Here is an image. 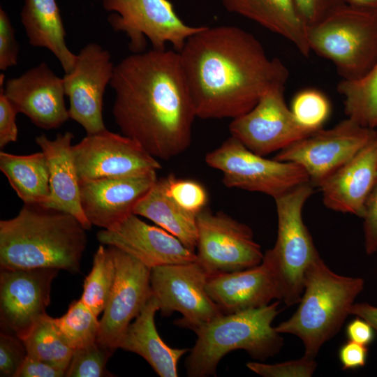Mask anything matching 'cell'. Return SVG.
Returning a JSON list of instances; mask_svg holds the SVG:
<instances>
[{
    "instance_id": "cell-1",
    "label": "cell",
    "mask_w": 377,
    "mask_h": 377,
    "mask_svg": "<svg viewBox=\"0 0 377 377\" xmlns=\"http://www.w3.org/2000/svg\"><path fill=\"white\" fill-rule=\"evenodd\" d=\"M196 117L237 118L267 91L286 87L289 72L251 33L235 26L204 27L178 52Z\"/></svg>"
},
{
    "instance_id": "cell-2",
    "label": "cell",
    "mask_w": 377,
    "mask_h": 377,
    "mask_svg": "<svg viewBox=\"0 0 377 377\" xmlns=\"http://www.w3.org/2000/svg\"><path fill=\"white\" fill-rule=\"evenodd\" d=\"M122 134L168 161L190 146L196 117L177 51L133 53L114 66L110 83Z\"/></svg>"
},
{
    "instance_id": "cell-3",
    "label": "cell",
    "mask_w": 377,
    "mask_h": 377,
    "mask_svg": "<svg viewBox=\"0 0 377 377\" xmlns=\"http://www.w3.org/2000/svg\"><path fill=\"white\" fill-rule=\"evenodd\" d=\"M87 230L73 215L27 205L0 221V265L6 269L55 268L79 271Z\"/></svg>"
},
{
    "instance_id": "cell-4",
    "label": "cell",
    "mask_w": 377,
    "mask_h": 377,
    "mask_svg": "<svg viewBox=\"0 0 377 377\" xmlns=\"http://www.w3.org/2000/svg\"><path fill=\"white\" fill-rule=\"evenodd\" d=\"M279 306L276 301L259 308L222 314L195 329L197 339L185 361L187 376H216L221 360L237 349L260 361L278 353L283 340L272 323L279 313Z\"/></svg>"
},
{
    "instance_id": "cell-5",
    "label": "cell",
    "mask_w": 377,
    "mask_h": 377,
    "mask_svg": "<svg viewBox=\"0 0 377 377\" xmlns=\"http://www.w3.org/2000/svg\"><path fill=\"white\" fill-rule=\"evenodd\" d=\"M364 285L361 278L333 272L319 258L305 272L297 311L276 331L298 337L304 345V355L314 359L323 344L339 331Z\"/></svg>"
},
{
    "instance_id": "cell-6",
    "label": "cell",
    "mask_w": 377,
    "mask_h": 377,
    "mask_svg": "<svg viewBox=\"0 0 377 377\" xmlns=\"http://www.w3.org/2000/svg\"><path fill=\"white\" fill-rule=\"evenodd\" d=\"M311 51L330 60L342 80L365 75L377 61V10L346 4L306 28Z\"/></svg>"
},
{
    "instance_id": "cell-7",
    "label": "cell",
    "mask_w": 377,
    "mask_h": 377,
    "mask_svg": "<svg viewBox=\"0 0 377 377\" xmlns=\"http://www.w3.org/2000/svg\"><path fill=\"white\" fill-rule=\"evenodd\" d=\"M313 193L310 182L274 199L278 228L274 246L269 249L276 264L287 306L300 302L307 268L320 257L302 219V209Z\"/></svg>"
},
{
    "instance_id": "cell-8",
    "label": "cell",
    "mask_w": 377,
    "mask_h": 377,
    "mask_svg": "<svg viewBox=\"0 0 377 377\" xmlns=\"http://www.w3.org/2000/svg\"><path fill=\"white\" fill-rule=\"evenodd\" d=\"M205 161L222 172V182L226 187L262 193L274 199L310 182L308 173L300 165L267 159L232 136L209 151Z\"/></svg>"
},
{
    "instance_id": "cell-9",
    "label": "cell",
    "mask_w": 377,
    "mask_h": 377,
    "mask_svg": "<svg viewBox=\"0 0 377 377\" xmlns=\"http://www.w3.org/2000/svg\"><path fill=\"white\" fill-rule=\"evenodd\" d=\"M103 4L112 12L108 17L112 29L128 36L133 53L144 51L147 38L153 49L165 50L170 43L179 52L186 40L205 27L184 23L169 0H103Z\"/></svg>"
},
{
    "instance_id": "cell-10",
    "label": "cell",
    "mask_w": 377,
    "mask_h": 377,
    "mask_svg": "<svg viewBox=\"0 0 377 377\" xmlns=\"http://www.w3.org/2000/svg\"><path fill=\"white\" fill-rule=\"evenodd\" d=\"M197 226L196 262L208 274L240 271L263 261L251 228L223 212L205 207L197 215Z\"/></svg>"
},
{
    "instance_id": "cell-11",
    "label": "cell",
    "mask_w": 377,
    "mask_h": 377,
    "mask_svg": "<svg viewBox=\"0 0 377 377\" xmlns=\"http://www.w3.org/2000/svg\"><path fill=\"white\" fill-rule=\"evenodd\" d=\"M376 135L375 129L347 117L330 129L315 131L279 151L274 158L300 165L308 173L313 186L319 187Z\"/></svg>"
},
{
    "instance_id": "cell-12",
    "label": "cell",
    "mask_w": 377,
    "mask_h": 377,
    "mask_svg": "<svg viewBox=\"0 0 377 377\" xmlns=\"http://www.w3.org/2000/svg\"><path fill=\"white\" fill-rule=\"evenodd\" d=\"M209 275L196 261L152 267L150 287L161 314L180 313L176 325L193 331L224 314L207 292Z\"/></svg>"
},
{
    "instance_id": "cell-13",
    "label": "cell",
    "mask_w": 377,
    "mask_h": 377,
    "mask_svg": "<svg viewBox=\"0 0 377 377\" xmlns=\"http://www.w3.org/2000/svg\"><path fill=\"white\" fill-rule=\"evenodd\" d=\"M284 91L285 87L269 89L251 110L233 119L229 125L231 136L265 156L314 132L296 120L285 101Z\"/></svg>"
},
{
    "instance_id": "cell-14",
    "label": "cell",
    "mask_w": 377,
    "mask_h": 377,
    "mask_svg": "<svg viewBox=\"0 0 377 377\" xmlns=\"http://www.w3.org/2000/svg\"><path fill=\"white\" fill-rule=\"evenodd\" d=\"M79 180L141 175L161 168L138 141L107 129L87 134L73 145Z\"/></svg>"
},
{
    "instance_id": "cell-15",
    "label": "cell",
    "mask_w": 377,
    "mask_h": 377,
    "mask_svg": "<svg viewBox=\"0 0 377 377\" xmlns=\"http://www.w3.org/2000/svg\"><path fill=\"white\" fill-rule=\"evenodd\" d=\"M116 272L113 286L99 320L97 341L115 351L130 325L151 295V269L121 249L109 246Z\"/></svg>"
},
{
    "instance_id": "cell-16",
    "label": "cell",
    "mask_w": 377,
    "mask_h": 377,
    "mask_svg": "<svg viewBox=\"0 0 377 377\" xmlns=\"http://www.w3.org/2000/svg\"><path fill=\"white\" fill-rule=\"evenodd\" d=\"M114 66L108 50L91 43L80 50L73 69L62 77L70 103L69 118L80 124L87 134L106 129L103 97Z\"/></svg>"
},
{
    "instance_id": "cell-17",
    "label": "cell",
    "mask_w": 377,
    "mask_h": 377,
    "mask_svg": "<svg viewBox=\"0 0 377 377\" xmlns=\"http://www.w3.org/2000/svg\"><path fill=\"white\" fill-rule=\"evenodd\" d=\"M55 268L6 269L0 274V318L3 331L23 340L50 303Z\"/></svg>"
},
{
    "instance_id": "cell-18",
    "label": "cell",
    "mask_w": 377,
    "mask_h": 377,
    "mask_svg": "<svg viewBox=\"0 0 377 377\" xmlns=\"http://www.w3.org/2000/svg\"><path fill=\"white\" fill-rule=\"evenodd\" d=\"M206 290L224 314L262 307L283 298L279 272L269 249L256 266L209 275Z\"/></svg>"
},
{
    "instance_id": "cell-19",
    "label": "cell",
    "mask_w": 377,
    "mask_h": 377,
    "mask_svg": "<svg viewBox=\"0 0 377 377\" xmlns=\"http://www.w3.org/2000/svg\"><path fill=\"white\" fill-rule=\"evenodd\" d=\"M3 87L17 112L39 128H58L69 118L63 78L45 62L6 80Z\"/></svg>"
},
{
    "instance_id": "cell-20",
    "label": "cell",
    "mask_w": 377,
    "mask_h": 377,
    "mask_svg": "<svg viewBox=\"0 0 377 377\" xmlns=\"http://www.w3.org/2000/svg\"><path fill=\"white\" fill-rule=\"evenodd\" d=\"M96 237L101 244L117 247L150 269L196 261L195 252L176 237L145 223L133 213L114 227L100 230Z\"/></svg>"
},
{
    "instance_id": "cell-21",
    "label": "cell",
    "mask_w": 377,
    "mask_h": 377,
    "mask_svg": "<svg viewBox=\"0 0 377 377\" xmlns=\"http://www.w3.org/2000/svg\"><path fill=\"white\" fill-rule=\"evenodd\" d=\"M156 171L133 176L80 182L83 212L94 226L110 229L133 213L140 200L157 181Z\"/></svg>"
},
{
    "instance_id": "cell-22",
    "label": "cell",
    "mask_w": 377,
    "mask_h": 377,
    "mask_svg": "<svg viewBox=\"0 0 377 377\" xmlns=\"http://www.w3.org/2000/svg\"><path fill=\"white\" fill-rule=\"evenodd\" d=\"M377 182V135L320 186L325 205L363 218L364 203Z\"/></svg>"
},
{
    "instance_id": "cell-23",
    "label": "cell",
    "mask_w": 377,
    "mask_h": 377,
    "mask_svg": "<svg viewBox=\"0 0 377 377\" xmlns=\"http://www.w3.org/2000/svg\"><path fill=\"white\" fill-rule=\"evenodd\" d=\"M71 132L58 133L54 140L44 134L36 136V143L46 156L50 169V195L44 207L70 214L89 230L80 202V180L73 155Z\"/></svg>"
},
{
    "instance_id": "cell-24",
    "label": "cell",
    "mask_w": 377,
    "mask_h": 377,
    "mask_svg": "<svg viewBox=\"0 0 377 377\" xmlns=\"http://www.w3.org/2000/svg\"><path fill=\"white\" fill-rule=\"evenodd\" d=\"M158 311V304L151 294L140 314L127 327L119 348L142 357L161 377H177L178 362L190 349L173 348L163 341L154 322Z\"/></svg>"
},
{
    "instance_id": "cell-25",
    "label": "cell",
    "mask_w": 377,
    "mask_h": 377,
    "mask_svg": "<svg viewBox=\"0 0 377 377\" xmlns=\"http://www.w3.org/2000/svg\"><path fill=\"white\" fill-rule=\"evenodd\" d=\"M226 10L253 20L291 42L299 52L309 57L311 49L306 27L294 0H222Z\"/></svg>"
},
{
    "instance_id": "cell-26",
    "label": "cell",
    "mask_w": 377,
    "mask_h": 377,
    "mask_svg": "<svg viewBox=\"0 0 377 377\" xmlns=\"http://www.w3.org/2000/svg\"><path fill=\"white\" fill-rule=\"evenodd\" d=\"M20 18L29 43L49 50L65 73H70L77 54L66 43V31L56 0H25Z\"/></svg>"
},
{
    "instance_id": "cell-27",
    "label": "cell",
    "mask_w": 377,
    "mask_h": 377,
    "mask_svg": "<svg viewBox=\"0 0 377 377\" xmlns=\"http://www.w3.org/2000/svg\"><path fill=\"white\" fill-rule=\"evenodd\" d=\"M133 214L153 221L195 252L197 215L182 208L169 196L165 189V177L157 179L137 203Z\"/></svg>"
},
{
    "instance_id": "cell-28",
    "label": "cell",
    "mask_w": 377,
    "mask_h": 377,
    "mask_svg": "<svg viewBox=\"0 0 377 377\" xmlns=\"http://www.w3.org/2000/svg\"><path fill=\"white\" fill-rule=\"evenodd\" d=\"M0 169L24 204H46L50 195V169L42 151L28 155L1 151Z\"/></svg>"
},
{
    "instance_id": "cell-29",
    "label": "cell",
    "mask_w": 377,
    "mask_h": 377,
    "mask_svg": "<svg viewBox=\"0 0 377 377\" xmlns=\"http://www.w3.org/2000/svg\"><path fill=\"white\" fill-rule=\"evenodd\" d=\"M348 118L363 127L377 129V61L362 77L342 80L337 85Z\"/></svg>"
},
{
    "instance_id": "cell-30",
    "label": "cell",
    "mask_w": 377,
    "mask_h": 377,
    "mask_svg": "<svg viewBox=\"0 0 377 377\" xmlns=\"http://www.w3.org/2000/svg\"><path fill=\"white\" fill-rule=\"evenodd\" d=\"M22 341L27 356L66 371L74 349L61 334L54 318L47 313L43 316Z\"/></svg>"
},
{
    "instance_id": "cell-31",
    "label": "cell",
    "mask_w": 377,
    "mask_h": 377,
    "mask_svg": "<svg viewBox=\"0 0 377 377\" xmlns=\"http://www.w3.org/2000/svg\"><path fill=\"white\" fill-rule=\"evenodd\" d=\"M116 267L110 247L101 244L93 258L91 272L85 278L80 300L96 315L103 312L115 277Z\"/></svg>"
},
{
    "instance_id": "cell-32",
    "label": "cell",
    "mask_w": 377,
    "mask_h": 377,
    "mask_svg": "<svg viewBox=\"0 0 377 377\" xmlns=\"http://www.w3.org/2000/svg\"><path fill=\"white\" fill-rule=\"evenodd\" d=\"M80 299L70 304L66 313L54 318L56 325L65 341L74 350L97 340L99 320Z\"/></svg>"
},
{
    "instance_id": "cell-33",
    "label": "cell",
    "mask_w": 377,
    "mask_h": 377,
    "mask_svg": "<svg viewBox=\"0 0 377 377\" xmlns=\"http://www.w3.org/2000/svg\"><path fill=\"white\" fill-rule=\"evenodd\" d=\"M291 111L296 120L311 131L322 128L330 113V104L324 94L308 89L297 93L293 98Z\"/></svg>"
},
{
    "instance_id": "cell-34",
    "label": "cell",
    "mask_w": 377,
    "mask_h": 377,
    "mask_svg": "<svg viewBox=\"0 0 377 377\" xmlns=\"http://www.w3.org/2000/svg\"><path fill=\"white\" fill-rule=\"evenodd\" d=\"M113 351L97 341L74 350L66 371L67 377L108 376L106 364Z\"/></svg>"
},
{
    "instance_id": "cell-35",
    "label": "cell",
    "mask_w": 377,
    "mask_h": 377,
    "mask_svg": "<svg viewBox=\"0 0 377 377\" xmlns=\"http://www.w3.org/2000/svg\"><path fill=\"white\" fill-rule=\"evenodd\" d=\"M165 181L167 193L186 211L198 215L206 207L208 195L198 182L177 178L172 175L165 177Z\"/></svg>"
},
{
    "instance_id": "cell-36",
    "label": "cell",
    "mask_w": 377,
    "mask_h": 377,
    "mask_svg": "<svg viewBox=\"0 0 377 377\" xmlns=\"http://www.w3.org/2000/svg\"><path fill=\"white\" fill-rule=\"evenodd\" d=\"M317 364L314 359L303 356L302 358L273 364L249 362L246 367L265 377H309L311 376Z\"/></svg>"
},
{
    "instance_id": "cell-37",
    "label": "cell",
    "mask_w": 377,
    "mask_h": 377,
    "mask_svg": "<svg viewBox=\"0 0 377 377\" xmlns=\"http://www.w3.org/2000/svg\"><path fill=\"white\" fill-rule=\"evenodd\" d=\"M27 356L25 346L17 336L1 331L0 334V376L16 377Z\"/></svg>"
},
{
    "instance_id": "cell-38",
    "label": "cell",
    "mask_w": 377,
    "mask_h": 377,
    "mask_svg": "<svg viewBox=\"0 0 377 377\" xmlns=\"http://www.w3.org/2000/svg\"><path fill=\"white\" fill-rule=\"evenodd\" d=\"M306 27H312L347 4L346 0H294Z\"/></svg>"
},
{
    "instance_id": "cell-39",
    "label": "cell",
    "mask_w": 377,
    "mask_h": 377,
    "mask_svg": "<svg viewBox=\"0 0 377 377\" xmlns=\"http://www.w3.org/2000/svg\"><path fill=\"white\" fill-rule=\"evenodd\" d=\"M19 45L15 30L6 11L0 8V69L5 71L15 66L17 61Z\"/></svg>"
},
{
    "instance_id": "cell-40",
    "label": "cell",
    "mask_w": 377,
    "mask_h": 377,
    "mask_svg": "<svg viewBox=\"0 0 377 377\" xmlns=\"http://www.w3.org/2000/svg\"><path fill=\"white\" fill-rule=\"evenodd\" d=\"M4 75L0 76V147L17 139L16 115L18 113L3 91Z\"/></svg>"
},
{
    "instance_id": "cell-41",
    "label": "cell",
    "mask_w": 377,
    "mask_h": 377,
    "mask_svg": "<svg viewBox=\"0 0 377 377\" xmlns=\"http://www.w3.org/2000/svg\"><path fill=\"white\" fill-rule=\"evenodd\" d=\"M363 219L365 249L371 255L377 251V182L366 199Z\"/></svg>"
},
{
    "instance_id": "cell-42",
    "label": "cell",
    "mask_w": 377,
    "mask_h": 377,
    "mask_svg": "<svg viewBox=\"0 0 377 377\" xmlns=\"http://www.w3.org/2000/svg\"><path fill=\"white\" fill-rule=\"evenodd\" d=\"M367 354V346L349 340L341 346L339 351L343 369H355L364 366Z\"/></svg>"
},
{
    "instance_id": "cell-43",
    "label": "cell",
    "mask_w": 377,
    "mask_h": 377,
    "mask_svg": "<svg viewBox=\"0 0 377 377\" xmlns=\"http://www.w3.org/2000/svg\"><path fill=\"white\" fill-rule=\"evenodd\" d=\"M66 371L43 361L27 356L16 377H63Z\"/></svg>"
},
{
    "instance_id": "cell-44",
    "label": "cell",
    "mask_w": 377,
    "mask_h": 377,
    "mask_svg": "<svg viewBox=\"0 0 377 377\" xmlns=\"http://www.w3.org/2000/svg\"><path fill=\"white\" fill-rule=\"evenodd\" d=\"M346 335L350 341L364 346L369 345L375 337L374 327L360 317L348 323L346 327Z\"/></svg>"
},
{
    "instance_id": "cell-45",
    "label": "cell",
    "mask_w": 377,
    "mask_h": 377,
    "mask_svg": "<svg viewBox=\"0 0 377 377\" xmlns=\"http://www.w3.org/2000/svg\"><path fill=\"white\" fill-rule=\"evenodd\" d=\"M349 312L368 322L377 332V306L367 303H356L351 306Z\"/></svg>"
},
{
    "instance_id": "cell-46",
    "label": "cell",
    "mask_w": 377,
    "mask_h": 377,
    "mask_svg": "<svg viewBox=\"0 0 377 377\" xmlns=\"http://www.w3.org/2000/svg\"><path fill=\"white\" fill-rule=\"evenodd\" d=\"M348 5L377 10V0H346Z\"/></svg>"
},
{
    "instance_id": "cell-47",
    "label": "cell",
    "mask_w": 377,
    "mask_h": 377,
    "mask_svg": "<svg viewBox=\"0 0 377 377\" xmlns=\"http://www.w3.org/2000/svg\"><path fill=\"white\" fill-rule=\"evenodd\" d=\"M376 131V135H377V129Z\"/></svg>"
}]
</instances>
